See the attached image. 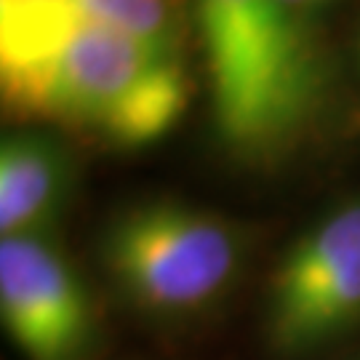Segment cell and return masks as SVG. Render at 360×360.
<instances>
[{
    "label": "cell",
    "mask_w": 360,
    "mask_h": 360,
    "mask_svg": "<svg viewBox=\"0 0 360 360\" xmlns=\"http://www.w3.org/2000/svg\"><path fill=\"white\" fill-rule=\"evenodd\" d=\"M221 144L245 163L285 155L321 112L326 67L285 0H190Z\"/></svg>",
    "instance_id": "1"
},
{
    "label": "cell",
    "mask_w": 360,
    "mask_h": 360,
    "mask_svg": "<svg viewBox=\"0 0 360 360\" xmlns=\"http://www.w3.org/2000/svg\"><path fill=\"white\" fill-rule=\"evenodd\" d=\"M184 53L96 25L70 27L19 65L0 67L3 104L22 120L80 131L112 147H147L187 112Z\"/></svg>",
    "instance_id": "2"
},
{
    "label": "cell",
    "mask_w": 360,
    "mask_h": 360,
    "mask_svg": "<svg viewBox=\"0 0 360 360\" xmlns=\"http://www.w3.org/2000/svg\"><path fill=\"white\" fill-rule=\"evenodd\" d=\"M243 257L238 224L171 198L120 208L99 232V264L117 296L166 321L214 307L232 288Z\"/></svg>",
    "instance_id": "3"
},
{
    "label": "cell",
    "mask_w": 360,
    "mask_h": 360,
    "mask_svg": "<svg viewBox=\"0 0 360 360\" xmlns=\"http://www.w3.org/2000/svg\"><path fill=\"white\" fill-rule=\"evenodd\" d=\"M360 328V195L323 211L278 257L262 331L272 355L309 358Z\"/></svg>",
    "instance_id": "4"
},
{
    "label": "cell",
    "mask_w": 360,
    "mask_h": 360,
    "mask_svg": "<svg viewBox=\"0 0 360 360\" xmlns=\"http://www.w3.org/2000/svg\"><path fill=\"white\" fill-rule=\"evenodd\" d=\"M0 321L25 360H89L99 321L83 275L53 235L0 238Z\"/></svg>",
    "instance_id": "5"
},
{
    "label": "cell",
    "mask_w": 360,
    "mask_h": 360,
    "mask_svg": "<svg viewBox=\"0 0 360 360\" xmlns=\"http://www.w3.org/2000/svg\"><path fill=\"white\" fill-rule=\"evenodd\" d=\"M75 193V163L46 131L0 142V238L51 235Z\"/></svg>",
    "instance_id": "6"
},
{
    "label": "cell",
    "mask_w": 360,
    "mask_h": 360,
    "mask_svg": "<svg viewBox=\"0 0 360 360\" xmlns=\"http://www.w3.org/2000/svg\"><path fill=\"white\" fill-rule=\"evenodd\" d=\"M75 25L107 27L163 51L184 53L193 13L190 0H80L67 30Z\"/></svg>",
    "instance_id": "7"
},
{
    "label": "cell",
    "mask_w": 360,
    "mask_h": 360,
    "mask_svg": "<svg viewBox=\"0 0 360 360\" xmlns=\"http://www.w3.org/2000/svg\"><path fill=\"white\" fill-rule=\"evenodd\" d=\"M80 0H0V67L19 65L65 35Z\"/></svg>",
    "instance_id": "8"
},
{
    "label": "cell",
    "mask_w": 360,
    "mask_h": 360,
    "mask_svg": "<svg viewBox=\"0 0 360 360\" xmlns=\"http://www.w3.org/2000/svg\"><path fill=\"white\" fill-rule=\"evenodd\" d=\"M291 8H296L299 13H307L309 8H312V0H285Z\"/></svg>",
    "instance_id": "9"
},
{
    "label": "cell",
    "mask_w": 360,
    "mask_h": 360,
    "mask_svg": "<svg viewBox=\"0 0 360 360\" xmlns=\"http://www.w3.org/2000/svg\"><path fill=\"white\" fill-rule=\"evenodd\" d=\"M318 3H328V0H312V6H318Z\"/></svg>",
    "instance_id": "10"
},
{
    "label": "cell",
    "mask_w": 360,
    "mask_h": 360,
    "mask_svg": "<svg viewBox=\"0 0 360 360\" xmlns=\"http://www.w3.org/2000/svg\"><path fill=\"white\" fill-rule=\"evenodd\" d=\"M358 59H360V40H358Z\"/></svg>",
    "instance_id": "11"
}]
</instances>
